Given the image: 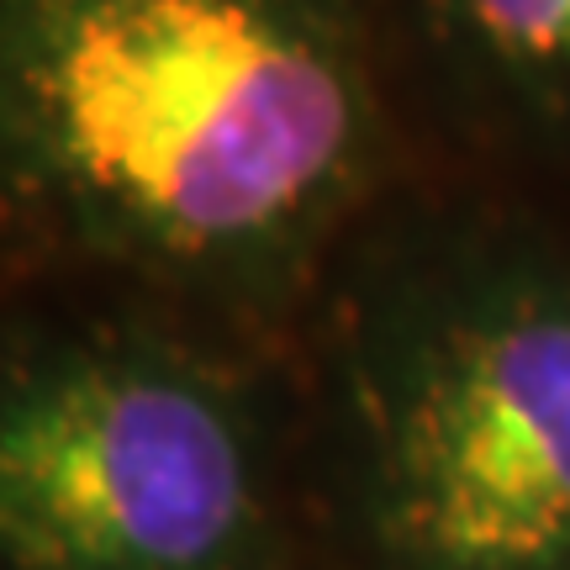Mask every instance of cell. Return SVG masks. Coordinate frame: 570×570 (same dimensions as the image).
<instances>
[{
    "mask_svg": "<svg viewBox=\"0 0 570 570\" xmlns=\"http://www.w3.org/2000/svg\"><path fill=\"white\" fill-rule=\"evenodd\" d=\"M381 164L370 0H0V259L281 323Z\"/></svg>",
    "mask_w": 570,
    "mask_h": 570,
    "instance_id": "1",
    "label": "cell"
},
{
    "mask_svg": "<svg viewBox=\"0 0 570 570\" xmlns=\"http://www.w3.org/2000/svg\"><path fill=\"white\" fill-rule=\"evenodd\" d=\"M206 317L0 312V570H291L281 428Z\"/></svg>",
    "mask_w": 570,
    "mask_h": 570,
    "instance_id": "3",
    "label": "cell"
},
{
    "mask_svg": "<svg viewBox=\"0 0 570 570\" xmlns=\"http://www.w3.org/2000/svg\"><path fill=\"white\" fill-rule=\"evenodd\" d=\"M327 454L354 570H570V254L444 223L327 302Z\"/></svg>",
    "mask_w": 570,
    "mask_h": 570,
    "instance_id": "2",
    "label": "cell"
},
{
    "mask_svg": "<svg viewBox=\"0 0 570 570\" xmlns=\"http://www.w3.org/2000/svg\"><path fill=\"white\" fill-rule=\"evenodd\" d=\"M460 96L533 138H570V0H412Z\"/></svg>",
    "mask_w": 570,
    "mask_h": 570,
    "instance_id": "4",
    "label": "cell"
}]
</instances>
